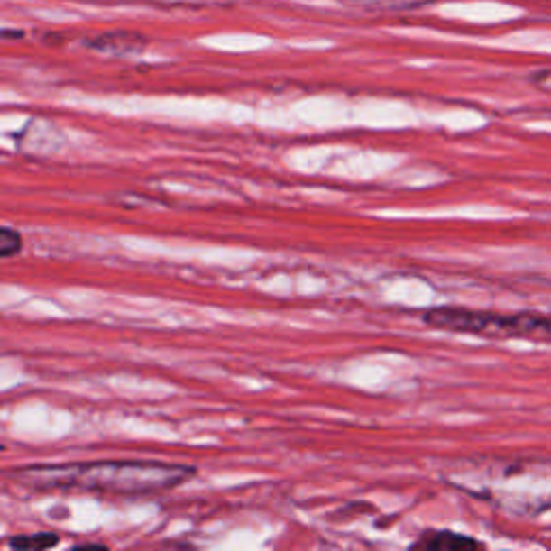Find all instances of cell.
<instances>
[{
    "label": "cell",
    "mask_w": 551,
    "mask_h": 551,
    "mask_svg": "<svg viewBox=\"0 0 551 551\" xmlns=\"http://www.w3.org/2000/svg\"><path fill=\"white\" fill-rule=\"evenodd\" d=\"M192 470L164 464H96L69 467H32L22 472L31 485L48 489H82L104 493H152L175 487Z\"/></svg>",
    "instance_id": "cell-1"
},
{
    "label": "cell",
    "mask_w": 551,
    "mask_h": 551,
    "mask_svg": "<svg viewBox=\"0 0 551 551\" xmlns=\"http://www.w3.org/2000/svg\"><path fill=\"white\" fill-rule=\"evenodd\" d=\"M428 326L437 330L450 332H465L478 334V336H493V338H538L543 341L547 332V317L538 315H513L502 317L493 313H478V310L464 308H436L425 315Z\"/></svg>",
    "instance_id": "cell-2"
},
{
    "label": "cell",
    "mask_w": 551,
    "mask_h": 551,
    "mask_svg": "<svg viewBox=\"0 0 551 551\" xmlns=\"http://www.w3.org/2000/svg\"><path fill=\"white\" fill-rule=\"evenodd\" d=\"M414 549L427 551H470L482 549V545L470 537H461L455 532H425L418 543H414Z\"/></svg>",
    "instance_id": "cell-3"
},
{
    "label": "cell",
    "mask_w": 551,
    "mask_h": 551,
    "mask_svg": "<svg viewBox=\"0 0 551 551\" xmlns=\"http://www.w3.org/2000/svg\"><path fill=\"white\" fill-rule=\"evenodd\" d=\"M88 46L93 50H99V52L106 54H133L141 52L144 48L142 37L130 35V32H113V35H102L93 41H88Z\"/></svg>",
    "instance_id": "cell-4"
},
{
    "label": "cell",
    "mask_w": 551,
    "mask_h": 551,
    "mask_svg": "<svg viewBox=\"0 0 551 551\" xmlns=\"http://www.w3.org/2000/svg\"><path fill=\"white\" fill-rule=\"evenodd\" d=\"M59 543L57 534H37V537H22L11 541V547L22 549V551H32V549H46Z\"/></svg>",
    "instance_id": "cell-5"
},
{
    "label": "cell",
    "mask_w": 551,
    "mask_h": 551,
    "mask_svg": "<svg viewBox=\"0 0 551 551\" xmlns=\"http://www.w3.org/2000/svg\"><path fill=\"white\" fill-rule=\"evenodd\" d=\"M20 250H22L20 233H15L14 228L5 226L3 231H0V257L9 259L14 257V254H18Z\"/></svg>",
    "instance_id": "cell-6"
},
{
    "label": "cell",
    "mask_w": 551,
    "mask_h": 551,
    "mask_svg": "<svg viewBox=\"0 0 551 551\" xmlns=\"http://www.w3.org/2000/svg\"><path fill=\"white\" fill-rule=\"evenodd\" d=\"M347 3L364 5V7H375V9H408L425 3V0H347Z\"/></svg>",
    "instance_id": "cell-7"
}]
</instances>
